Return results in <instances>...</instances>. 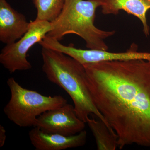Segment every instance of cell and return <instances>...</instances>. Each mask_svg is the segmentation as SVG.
Returning <instances> with one entry per match:
<instances>
[{"label": "cell", "mask_w": 150, "mask_h": 150, "mask_svg": "<svg viewBox=\"0 0 150 150\" xmlns=\"http://www.w3.org/2000/svg\"><path fill=\"white\" fill-rule=\"evenodd\" d=\"M94 103L117 135L118 148L150 147V62L106 61L83 65Z\"/></svg>", "instance_id": "6da1fadb"}, {"label": "cell", "mask_w": 150, "mask_h": 150, "mask_svg": "<svg viewBox=\"0 0 150 150\" xmlns=\"http://www.w3.org/2000/svg\"><path fill=\"white\" fill-rule=\"evenodd\" d=\"M41 55L43 73L48 80L69 94L78 117L86 123L89 116L93 114L112 129L94 103L83 65L62 52L45 47H42Z\"/></svg>", "instance_id": "7a4b0ae2"}, {"label": "cell", "mask_w": 150, "mask_h": 150, "mask_svg": "<svg viewBox=\"0 0 150 150\" xmlns=\"http://www.w3.org/2000/svg\"><path fill=\"white\" fill-rule=\"evenodd\" d=\"M103 0H64L61 13L51 22L52 29L47 36L59 40L74 34L85 41L88 49L108 51L104 40L115 34V30L100 29L94 25L96 12Z\"/></svg>", "instance_id": "3957f363"}, {"label": "cell", "mask_w": 150, "mask_h": 150, "mask_svg": "<svg viewBox=\"0 0 150 150\" xmlns=\"http://www.w3.org/2000/svg\"><path fill=\"white\" fill-rule=\"evenodd\" d=\"M7 83L11 98L4 108V112L8 119L20 127L35 126L39 115L67 103L62 96H46L24 88L13 77L9 78Z\"/></svg>", "instance_id": "277c9868"}, {"label": "cell", "mask_w": 150, "mask_h": 150, "mask_svg": "<svg viewBox=\"0 0 150 150\" xmlns=\"http://www.w3.org/2000/svg\"><path fill=\"white\" fill-rule=\"evenodd\" d=\"M52 28L51 22L35 19L30 21L29 29L21 38L6 45L2 49L0 63L11 74L32 69V65L27 59L28 52L43 40Z\"/></svg>", "instance_id": "5b68a950"}, {"label": "cell", "mask_w": 150, "mask_h": 150, "mask_svg": "<svg viewBox=\"0 0 150 150\" xmlns=\"http://www.w3.org/2000/svg\"><path fill=\"white\" fill-rule=\"evenodd\" d=\"M85 123L78 117L74 105L67 103L39 115L34 127L48 134L70 136L83 131Z\"/></svg>", "instance_id": "8992f818"}, {"label": "cell", "mask_w": 150, "mask_h": 150, "mask_svg": "<svg viewBox=\"0 0 150 150\" xmlns=\"http://www.w3.org/2000/svg\"><path fill=\"white\" fill-rule=\"evenodd\" d=\"M136 46L132 45L126 52L113 53L104 50L78 48L73 44L66 46L55 39H52L49 45L51 49L62 52L83 65L106 61L133 59H144L150 62V53L138 52Z\"/></svg>", "instance_id": "52a82bcc"}, {"label": "cell", "mask_w": 150, "mask_h": 150, "mask_svg": "<svg viewBox=\"0 0 150 150\" xmlns=\"http://www.w3.org/2000/svg\"><path fill=\"white\" fill-rule=\"evenodd\" d=\"M30 22L13 8L6 0H0V41L6 45L15 42L29 29Z\"/></svg>", "instance_id": "ba28073f"}, {"label": "cell", "mask_w": 150, "mask_h": 150, "mask_svg": "<svg viewBox=\"0 0 150 150\" xmlns=\"http://www.w3.org/2000/svg\"><path fill=\"white\" fill-rule=\"evenodd\" d=\"M30 142L36 150H63L82 146L86 144V131L67 136L59 134H48L37 127L29 131Z\"/></svg>", "instance_id": "9c48e42d"}, {"label": "cell", "mask_w": 150, "mask_h": 150, "mask_svg": "<svg viewBox=\"0 0 150 150\" xmlns=\"http://www.w3.org/2000/svg\"><path fill=\"white\" fill-rule=\"evenodd\" d=\"M101 7L104 15H116L122 10L136 17L142 22L145 35H149L146 14L150 9V0H103Z\"/></svg>", "instance_id": "30bf717a"}, {"label": "cell", "mask_w": 150, "mask_h": 150, "mask_svg": "<svg viewBox=\"0 0 150 150\" xmlns=\"http://www.w3.org/2000/svg\"><path fill=\"white\" fill-rule=\"evenodd\" d=\"M86 123L91 130L98 150H115L118 148L117 135L100 119H88Z\"/></svg>", "instance_id": "8fae6325"}, {"label": "cell", "mask_w": 150, "mask_h": 150, "mask_svg": "<svg viewBox=\"0 0 150 150\" xmlns=\"http://www.w3.org/2000/svg\"><path fill=\"white\" fill-rule=\"evenodd\" d=\"M64 0H33L37 9L35 20L52 22L58 16Z\"/></svg>", "instance_id": "7c38bea8"}, {"label": "cell", "mask_w": 150, "mask_h": 150, "mask_svg": "<svg viewBox=\"0 0 150 150\" xmlns=\"http://www.w3.org/2000/svg\"><path fill=\"white\" fill-rule=\"evenodd\" d=\"M6 139V130L4 126L0 125V147H3L4 146Z\"/></svg>", "instance_id": "4fadbf2b"}]
</instances>
